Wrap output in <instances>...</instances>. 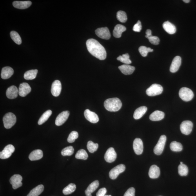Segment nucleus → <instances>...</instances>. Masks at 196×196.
<instances>
[{
    "instance_id": "1",
    "label": "nucleus",
    "mask_w": 196,
    "mask_h": 196,
    "mask_svg": "<svg viewBox=\"0 0 196 196\" xmlns=\"http://www.w3.org/2000/svg\"><path fill=\"white\" fill-rule=\"evenodd\" d=\"M86 45L89 52L93 56L100 60H104L106 58L105 49L96 40L93 39L88 40Z\"/></svg>"
},
{
    "instance_id": "2",
    "label": "nucleus",
    "mask_w": 196,
    "mask_h": 196,
    "mask_svg": "<svg viewBox=\"0 0 196 196\" xmlns=\"http://www.w3.org/2000/svg\"><path fill=\"white\" fill-rule=\"evenodd\" d=\"M104 106L107 110L115 112L120 110L122 104L121 100L118 98H113L106 100L104 102Z\"/></svg>"
},
{
    "instance_id": "3",
    "label": "nucleus",
    "mask_w": 196,
    "mask_h": 196,
    "mask_svg": "<svg viewBox=\"0 0 196 196\" xmlns=\"http://www.w3.org/2000/svg\"><path fill=\"white\" fill-rule=\"evenodd\" d=\"M3 121L4 127L7 129H10L16 123V116L12 113H7L4 115Z\"/></svg>"
},
{
    "instance_id": "4",
    "label": "nucleus",
    "mask_w": 196,
    "mask_h": 196,
    "mask_svg": "<svg viewBox=\"0 0 196 196\" xmlns=\"http://www.w3.org/2000/svg\"><path fill=\"white\" fill-rule=\"evenodd\" d=\"M179 94L180 99L186 102L191 101L194 96L193 91L190 89L186 87L180 89Z\"/></svg>"
},
{
    "instance_id": "5",
    "label": "nucleus",
    "mask_w": 196,
    "mask_h": 196,
    "mask_svg": "<svg viewBox=\"0 0 196 196\" xmlns=\"http://www.w3.org/2000/svg\"><path fill=\"white\" fill-rule=\"evenodd\" d=\"M163 91L162 86L157 84H153L147 89L146 93L149 96H154L161 94Z\"/></svg>"
},
{
    "instance_id": "6",
    "label": "nucleus",
    "mask_w": 196,
    "mask_h": 196,
    "mask_svg": "<svg viewBox=\"0 0 196 196\" xmlns=\"http://www.w3.org/2000/svg\"><path fill=\"white\" fill-rule=\"evenodd\" d=\"M166 141V137L162 135L160 137L154 149V152L155 154L160 155L163 152Z\"/></svg>"
},
{
    "instance_id": "7",
    "label": "nucleus",
    "mask_w": 196,
    "mask_h": 196,
    "mask_svg": "<svg viewBox=\"0 0 196 196\" xmlns=\"http://www.w3.org/2000/svg\"><path fill=\"white\" fill-rule=\"evenodd\" d=\"M125 170V166L123 164H120L115 167L109 173V176L112 179H116L118 176L124 172Z\"/></svg>"
},
{
    "instance_id": "8",
    "label": "nucleus",
    "mask_w": 196,
    "mask_h": 196,
    "mask_svg": "<svg viewBox=\"0 0 196 196\" xmlns=\"http://www.w3.org/2000/svg\"><path fill=\"white\" fill-rule=\"evenodd\" d=\"M193 125L190 121H184L180 124V130L183 134L188 135L190 134L192 131Z\"/></svg>"
},
{
    "instance_id": "9",
    "label": "nucleus",
    "mask_w": 196,
    "mask_h": 196,
    "mask_svg": "<svg viewBox=\"0 0 196 196\" xmlns=\"http://www.w3.org/2000/svg\"><path fill=\"white\" fill-rule=\"evenodd\" d=\"M15 148L12 145H8L6 146L2 151L0 152V158L2 159H8L14 152Z\"/></svg>"
},
{
    "instance_id": "10",
    "label": "nucleus",
    "mask_w": 196,
    "mask_h": 196,
    "mask_svg": "<svg viewBox=\"0 0 196 196\" xmlns=\"http://www.w3.org/2000/svg\"><path fill=\"white\" fill-rule=\"evenodd\" d=\"M95 33L98 37L102 39L108 40L110 38V33L107 27H102L97 29Z\"/></svg>"
},
{
    "instance_id": "11",
    "label": "nucleus",
    "mask_w": 196,
    "mask_h": 196,
    "mask_svg": "<svg viewBox=\"0 0 196 196\" xmlns=\"http://www.w3.org/2000/svg\"><path fill=\"white\" fill-rule=\"evenodd\" d=\"M70 114V112L68 111H63L60 113L56 119V125L60 126L63 124L68 119Z\"/></svg>"
},
{
    "instance_id": "12",
    "label": "nucleus",
    "mask_w": 196,
    "mask_h": 196,
    "mask_svg": "<svg viewBox=\"0 0 196 196\" xmlns=\"http://www.w3.org/2000/svg\"><path fill=\"white\" fill-rule=\"evenodd\" d=\"M133 148L136 154H142L144 149L143 143L142 140L139 138L135 139L133 142Z\"/></svg>"
},
{
    "instance_id": "13",
    "label": "nucleus",
    "mask_w": 196,
    "mask_h": 196,
    "mask_svg": "<svg viewBox=\"0 0 196 196\" xmlns=\"http://www.w3.org/2000/svg\"><path fill=\"white\" fill-rule=\"evenodd\" d=\"M23 178L19 174H15L11 178L10 180V184H12V188L17 189L22 185V180Z\"/></svg>"
},
{
    "instance_id": "14",
    "label": "nucleus",
    "mask_w": 196,
    "mask_h": 196,
    "mask_svg": "<svg viewBox=\"0 0 196 196\" xmlns=\"http://www.w3.org/2000/svg\"><path fill=\"white\" fill-rule=\"evenodd\" d=\"M117 158V154L114 148H109L104 155V159L105 161L109 163H112L114 162Z\"/></svg>"
},
{
    "instance_id": "15",
    "label": "nucleus",
    "mask_w": 196,
    "mask_h": 196,
    "mask_svg": "<svg viewBox=\"0 0 196 196\" xmlns=\"http://www.w3.org/2000/svg\"><path fill=\"white\" fill-rule=\"evenodd\" d=\"M84 115L86 119L91 123H96L99 121V117L96 113L89 110H86L85 111Z\"/></svg>"
},
{
    "instance_id": "16",
    "label": "nucleus",
    "mask_w": 196,
    "mask_h": 196,
    "mask_svg": "<svg viewBox=\"0 0 196 196\" xmlns=\"http://www.w3.org/2000/svg\"><path fill=\"white\" fill-rule=\"evenodd\" d=\"M62 89L61 82L56 80L53 82L51 87V92L53 96L57 97L61 94Z\"/></svg>"
},
{
    "instance_id": "17",
    "label": "nucleus",
    "mask_w": 196,
    "mask_h": 196,
    "mask_svg": "<svg viewBox=\"0 0 196 196\" xmlns=\"http://www.w3.org/2000/svg\"><path fill=\"white\" fill-rule=\"evenodd\" d=\"M32 91L31 87L26 82L20 84L18 89V94L20 96L24 97L29 94Z\"/></svg>"
},
{
    "instance_id": "18",
    "label": "nucleus",
    "mask_w": 196,
    "mask_h": 196,
    "mask_svg": "<svg viewBox=\"0 0 196 196\" xmlns=\"http://www.w3.org/2000/svg\"><path fill=\"white\" fill-rule=\"evenodd\" d=\"M181 58L179 56H175L170 66V70L171 72L175 73L179 70L181 64Z\"/></svg>"
},
{
    "instance_id": "19",
    "label": "nucleus",
    "mask_w": 196,
    "mask_h": 196,
    "mask_svg": "<svg viewBox=\"0 0 196 196\" xmlns=\"http://www.w3.org/2000/svg\"><path fill=\"white\" fill-rule=\"evenodd\" d=\"M18 89L16 86H12L9 87L6 91V96L10 99L16 98L18 94Z\"/></svg>"
},
{
    "instance_id": "20",
    "label": "nucleus",
    "mask_w": 196,
    "mask_h": 196,
    "mask_svg": "<svg viewBox=\"0 0 196 196\" xmlns=\"http://www.w3.org/2000/svg\"><path fill=\"white\" fill-rule=\"evenodd\" d=\"M12 4L15 8L20 9H24L30 7L32 5V2L30 1H15L13 2Z\"/></svg>"
},
{
    "instance_id": "21",
    "label": "nucleus",
    "mask_w": 196,
    "mask_h": 196,
    "mask_svg": "<svg viewBox=\"0 0 196 196\" xmlns=\"http://www.w3.org/2000/svg\"><path fill=\"white\" fill-rule=\"evenodd\" d=\"M160 169L159 167L155 165H153L149 169V175L151 179H157L159 176Z\"/></svg>"
},
{
    "instance_id": "22",
    "label": "nucleus",
    "mask_w": 196,
    "mask_h": 196,
    "mask_svg": "<svg viewBox=\"0 0 196 196\" xmlns=\"http://www.w3.org/2000/svg\"><path fill=\"white\" fill-rule=\"evenodd\" d=\"M13 69L10 66L4 67L2 69L1 77L2 79H7L10 78L14 74Z\"/></svg>"
},
{
    "instance_id": "23",
    "label": "nucleus",
    "mask_w": 196,
    "mask_h": 196,
    "mask_svg": "<svg viewBox=\"0 0 196 196\" xmlns=\"http://www.w3.org/2000/svg\"><path fill=\"white\" fill-rule=\"evenodd\" d=\"M119 68L123 74L130 75L132 74L135 70L134 66L129 64H124L119 67Z\"/></svg>"
},
{
    "instance_id": "24",
    "label": "nucleus",
    "mask_w": 196,
    "mask_h": 196,
    "mask_svg": "<svg viewBox=\"0 0 196 196\" xmlns=\"http://www.w3.org/2000/svg\"><path fill=\"white\" fill-rule=\"evenodd\" d=\"M43 157V151L39 149L33 151L29 155V159L32 161L39 160Z\"/></svg>"
},
{
    "instance_id": "25",
    "label": "nucleus",
    "mask_w": 196,
    "mask_h": 196,
    "mask_svg": "<svg viewBox=\"0 0 196 196\" xmlns=\"http://www.w3.org/2000/svg\"><path fill=\"white\" fill-rule=\"evenodd\" d=\"M99 181L97 180H95L89 185L85 191L86 196H92L91 194L96 190L99 187Z\"/></svg>"
},
{
    "instance_id": "26",
    "label": "nucleus",
    "mask_w": 196,
    "mask_h": 196,
    "mask_svg": "<svg viewBox=\"0 0 196 196\" xmlns=\"http://www.w3.org/2000/svg\"><path fill=\"white\" fill-rule=\"evenodd\" d=\"M163 27L164 30L169 34H174L176 32L175 26L169 21L164 22L163 24Z\"/></svg>"
},
{
    "instance_id": "27",
    "label": "nucleus",
    "mask_w": 196,
    "mask_h": 196,
    "mask_svg": "<svg viewBox=\"0 0 196 196\" xmlns=\"http://www.w3.org/2000/svg\"><path fill=\"white\" fill-rule=\"evenodd\" d=\"M164 113L162 111L156 110L154 112L149 116V119L153 121H159L164 119Z\"/></svg>"
},
{
    "instance_id": "28",
    "label": "nucleus",
    "mask_w": 196,
    "mask_h": 196,
    "mask_svg": "<svg viewBox=\"0 0 196 196\" xmlns=\"http://www.w3.org/2000/svg\"><path fill=\"white\" fill-rule=\"evenodd\" d=\"M125 27L121 24H117L113 31V35L115 38H120L121 37L122 32L126 30Z\"/></svg>"
},
{
    "instance_id": "29",
    "label": "nucleus",
    "mask_w": 196,
    "mask_h": 196,
    "mask_svg": "<svg viewBox=\"0 0 196 196\" xmlns=\"http://www.w3.org/2000/svg\"><path fill=\"white\" fill-rule=\"evenodd\" d=\"M148 108L145 106H142L138 108L134 113L133 117L135 120H138L143 116L146 112Z\"/></svg>"
},
{
    "instance_id": "30",
    "label": "nucleus",
    "mask_w": 196,
    "mask_h": 196,
    "mask_svg": "<svg viewBox=\"0 0 196 196\" xmlns=\"http://www.w3.org/2000/svg\"><path fill=\"white\" fill-rule=\"evenodd\" d=\"M44 190L43 185H39L31 190L27 196H38L43 192Z\"/></svg>"
},
{
    "instance_id": "31",
    "label": "nucleus",
    "mask_w": 196,
    "mask_h": 196,
    "mask_svg": "<svg viewBox=\"0 0 196 196\" xmlns=\"http://www.w3.org/2000/svg\"><path fill=\"white\" fill-rule=\"evenodd\" d=\"M37 70H32L27 71L24 73V78L27 80L34 79L37 76Z\"/></svg>"
},
{
    "instance_id": "32",
    "label": "nucleus",
    "mask_w": 196,
    "mask_h": 196,
    "mask_svg": "<svg viewBox=\"0 0 196 196\" xmlns=\"http://www.w3.org/2000/svg\"><path fill=\"white\" fill-rule=\"evenodd\" d=\"M52 114V111L51 110H48L46 111L40 117L38 122V124L39 125H41L44 124V122L47 121Z\"/></svg>"
},
{
    "instance_id": "33",
    "label": "nucleus",
    "mask_w": 196,
    "mask_h": 196,
    "mask_svg": "<svg viewBox=\"0 0 196 196\" xmlns=\"http://www.w3.org/2000/svg\"><path fill=\"white\" fill-rule=\"evenodd\" d=\"M171 150L175 152H179L181 151L183 149L182 145L176 141L171 142L170 144Z\"/></svg>"
},
{
    "instance_id": "34",
    "label": "nucleus",
    "mask_w": 196,
    "mask_h": 196,
    "mask_svg": "<svg viewBox=\"0 0 196 196\" xmlns=\"http://www.w3.org/2000/svg\"><path fill=\"white\" fill-rule=\"evenodd\" d=\"M76 189V186L74 184H70L64 188L63 191L64 194L68 195L74 192Z\"/></svg>"
},
{
    "instance_id": "35",
    "label": "nucleus",
    "mask_w": 196,
    "mask_h": 196,
    "mask_svg": "<svg viewBox=\"0 0 196 196\" xmlns=\"http://www.w3.org/2000/svg\"><path fill=\"white\" fill-rule=\"evenodd\" d=\"M179 173L181 176H185L188 175L189 170L188 166L183 164H180L178 167Z\"/></svg>"
},
{
    "instance_id": "36",
    "label": "nucleus",
    "mask_w": 196,
    "mask_h": 196,
    "mask_svg": "<svg viewBox=\"0 0 196 196\" xmlns=\"http://www.w3.org/2000/svg\"><path fill=\"white\" fill-rule=\"evenodd\" d=\"M11 37L15 43L18 45L22 43V39L19 33L13 31L10 32Z\"/></svg>"
},
{
    "instance_id": "37",
    "label": "nucleus",
    "mask_w": 196,
    "mask_h": 196,
    "mask_svg": "<svg viewBox=\"0 0 196 196\" xmlns=\"http://www.w3.org/2000/svg\"><path fill=\"white\" fill-rule=\"evenodd\" d=\"M130 57V55L128 53H126V54L122 55V56H120L117 58V60L122 63L129 65L131 63Z\"/></svg>"
},
{
    "instance_id": "38",
    "label": "nucleus",
    "mask_w": 196,
    "mask_h": 196,
    "mask_svg": "<svg viewBox=\"0 0 196 196\" xmlns=\"http://www.w3.org/2000/svg\"><path fill=\"white\" fill-rule=\"evenodd\" d=\"M88 157L87 153L84 149H81L78 151L75 155L76 158L77 159L86 160L87 159Z\"/></svg>"
},
{
    "instance_id": "39",
    "label": "nucleus",
    "mask_w": 196,
    "mask_h": 196,
    "mask_svg": "<svg viewBox=\"0 0 196 196\" xmlns=\"http://www.w3.org/2000/svg\"><path fill=\"white\" fill-rule=\"evenodd\" d=\"M117 19L122 23H125L127 21V17L125 12L124 11H119L117 12Z\"/></svg>"
},
{
    "instance_id": "40",
    "label": "nucleus",
    "mask_w": 196,
    "mask_h": 196,
    "mask_svg": "<svg viewBox=\"0 0 196 196\" xmlns=\"http://www.w3.org/2000/svg\"><path fill=\"white\" fill-rule=\"evenodd\" d=\"M74 149L72 146H69L64 148L61 152V155L63 156H71L74 153Z\"/></svg>"
},
{
    "instance_id": "41",
    "label": "nucleus",
    "mask_w": 196,
    "mask_h": 196,
    "mask_svg": "<svg viewBox=\"0 0 196 196\" xmlns=\"http://www.w3.org/2000/svg\"><path fill=\"white\" fill-rule=\"evenodd\" d=\"M139 50L140 54L144 57H146L149 52H152L153 51V49L144 46L140 47Z\"/></svg>"
},
{
    "instance_id": "42",
    "label": "nucleus",
    "mask_w": 196,
    "mask_h": 196,
    "mask_svg": "<svg viewBox=\"0 0 196 196\" xmlns=\"http://www.w3.org/2000/svg\"><path fill=\"white\" fill-rule=\"evenodd\" d=\"M99 147L98 144L94 143L92 141H89L87 145V148L88 150L91 153H93L97 151Z\"/></svg>"
},
{
    "instance_id": "43",
    "label": "nucleus",
    "mask_w": 196,
    "mask_h": 196,
    "mask_svg": "<svg viewBox=\"0 0 196 196\" xmlns=\"http://www.w3.org/2000/svg\"><path fill=\"white\" fill-rule=\"evenodd\" d=\"M79 137L78 133L76 131H72L69 135L67 141L69 143H73Z\"/></svg>"
},
{
    "instance_id": "44",
    "label": "nucleus",
    "mask_w": 196,
    "mask_h": 196,
    "mask_svg": "<svg viewBox=\"0 0 196 196\" xmlns=\"http://www.w3.org/2000/svg\"><path fill=\"white\" fill-rule=\"evenodd\" d=\"M150 43L155 45H158L159 43L160 40L159 37L156 36H153L151 35L148 38Z\"/></svg>"
},
{
    "instance_id": "45",
    "label": "nucleus",
    "mask_w": 196,
    "mask_h": 196,
    "mask_svg": "<svg viewBox=\"0 0 196 196\" xmlns=\"http://www.w3.org/2000/svg\"><path fill=\"white\" fill-rule=\"evenodd\" d=\"M142 30V25L141 22L139 21L137 23L133 26V30L135 32H140Z\"/></svg>"
},
{
    "instance_id": "46",
    "label": "nucleus",
    "mask_w": 196,
    "mask_h": 196,
    "mask_svg": "<svg viewBox=\"0 0 196 196\" xmlns=\"http://www.w3.org/2000/svg\"><path fill=\"white\" fill-rule=\"evenodd\" d=\"M135 190L134 188L129 189L125 194L124 196H135Z\"/></svg>"
},
{
    "instance_id": "47",
    "label": "nucleus",
    "mask_w": 196,
    "mask_h": 196,
    "mask_svg": "<svg viewBox=\"0 0 196 196\" xmlns=\"http://www.w3.org/2000/svg\"><path fill=\"white\" fill-rule=\"evenodd\" d=\"M107 192V190L105 188L100 189L96 194V196H105Z\"/></svg>"
},
{
    "instance_id": "48",
    "label": "nucleus",
    "mask_w": 196,
    "mask_h": 196,
    "mask_svg": "<svg viewBox=\"0 0 196 196\" xmlns=\"http://www.w3.org/2000/svg\"><path fill=\"white\" fill-rule=\"evenodd\" d=\"M146 35L145 37L147 38H148L149 37L152 35V34H151V31L150 30H147L146 31Z\"/></svg>"
},
{
    "instance_id": "49",
    "label": "nucleus",
    "mask_w": 196,
    "mask_h": 196,
    "mask_svg": "<svg viewBox=\"0 0 196 196\" xmlns=\"http://www.w3.org/2000/svg\"><path fill=\"white\" fill-rule=\"evenodd\" d=\"M183 1L186 3H189L190 2V0H184Z\"/></svg>"
},
{
    "instance_id": "50",
    "label": "nucleus",
    "mask_w": 196,
    "mask_h": 196,
    "mask_svg": "<svg viewBox=\"0 0 196 196\" xmlns=\"http://www.w3.org/2000/svg\"><path fill=\"white\" fill-rule=\"evenodd\" d=\"M183 164V162H180V164Z\"/></svg>"
},
{
    "instance_id": "51",
    "label": "nucleus",
    "mask_w": 196,
    "mask_h": 196,
    "mask_svg": "<svg viewBox=\"0 0 196 196\" xmlns=\"http://www.w3.org/2000/svg\"><path fill=\"white\" fill-rule=\"evenodd\" d=\"M105 196H112L111 195H105Z\"/></svg>"
}]
</instances>
